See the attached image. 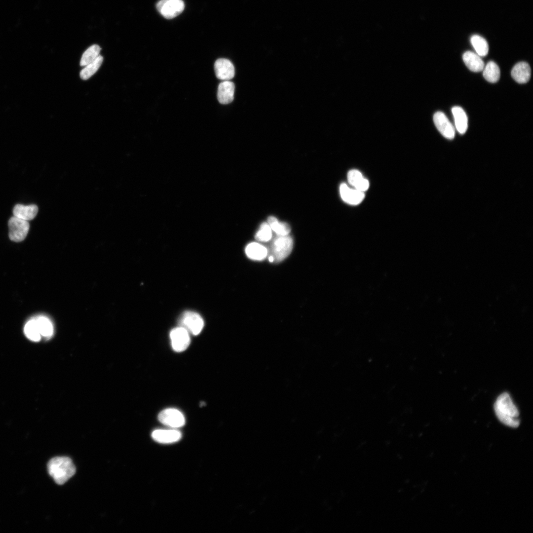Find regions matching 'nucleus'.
<instances>
[{
  "mask_svg": "<svg viewBox=\"0 0 533 533\" xmlns=\"http://www.w3.org/2000/svg\"><path fill=\"white\" fill-rule=\"evenodd\" d=\"M494 409L497 418L502 423L511 427L519 426V412L509 394L504 392L500 394L495 402Z\"/></svg>",
  "mask_w": 533,
  "mask_h": 533,
  "instance_id": "obj_1",
  "label": "nucleus"
},
{
  "mask_svg": "<svg viewBox=\"0 0 533 533\" xmlns=\"http://www.w3.org/2000/svg\"><path fill=\"white\" fill-rule=\"evenodd\" d=\"M47 469L49 475L59 485L64 484L76 472L72 460L65 457H57L51 459L47 464Z\"/></svg>",
  "mask_w": 533,
  "mask_h": 533,
  "instance_id": "obj_2",
  "label": "nucleus"
},
{
  "mask_svg": "<svg viewBox=\"0 0 533 533\" xmlns=\"http://www.w3.org/2000/svg\"><path fill=\"white\" fill-rule=\"evenodd\" d=\"M293 246V240L290 236L278 235L271 243L269 256L272 257L273 262H280L290 254Z\"/></svg>",
  "mask_w": 533,
  "mask_h": 533,
  "instance_id": "obj_3",
  "label": "nucleus"
},
{
  "mask_svg": "<svg viewBox=\"0 0 533 533\" xmlns=\"http://www.w3.org/2000/svg\"><path fill=\"white\" fill-rule=\"evenodd\" d=\"M8 225L9 237L11 240L20 242L26 238L30 228L27 221L13 216L9 220Z\"/></svg>",
  "mask_w": 533,
  "mask_h": 533,
  "instance_id": "obj_4",
  "label": "nucleus"
},
{
  "mask_svg": "<svg viewBox=\"0 0 533 533\" xmlns=\"http://www.w3.org/2000/svg\"><path fill=\"white\" fill-rule=\"evenodd\" d=\"M185 4L182 0H160L156 4L159 13L166 19H172L184 10Z\"/></svg>",
  "mask_w": 533,
  "mask_h": 533,
  "instance_id": "obj_5",
  "label": "nucleus"
},
{
  "mask_svg": "<svg viewBox=\"0 0 533 533\" xmlns=\"http://www.w3.org/2000/svg\"><path fill=\"white\" fill-rule=\"evenodd\" d=\"M159 421L165 425L171 428H178L185 423L183 414L177 409L168 408L162 410L158 415Z\"/></svg>",
  "mask_w": 533,
  "mask_h": 533,
  "instance_id": "obj_6",
  "label": "nucleus"
},
{
  "mask_svg": "<svg viewBox=\"0 0 533 533\" xmlns=\"http://www.w3.org/2000/svg\"><path fill=\"white\" fill-rule=\"evenodd\" d=\"M180 321L182 327L194 335H198L204 327V321L201 316L193 311L185 312Z\"/></svg>",
  "mask_w": 533,
  "mask_h": 533,
  "instance_id": "obj_7",
  "label": "nucleus"
},
{
  "mask_svg": "<svg viewBox=\"0 0 533 533\" xmlns=\"http://www.w3.org/2000/svg\"><path fill=\"white\" fill-rule=\"evenodd\" d=\"M170 338L172 347L177 352L184 351L190 343L189 333L182 326L173 329L170 332Z\"/></svg>",
  "mask_w": 533,
  "mask_h": 533,
  "instance_id": "obj_8",
  "label": "nucleus"
},
{
  "mask_svg": "<svg viewBox=\"0 0 533 533\" xmlns=\"http://www.w3.org/2000/svg\"><path fill=\"white\" fill-rule=\"evenodd\" d=\"M433 121L438 130L445 138L453 139L455 137V128L443 113H435L433 115Z\"/></svg>",
  "mask_w": 533,
  "mask_h": 533,
  "instance_id": "obj_9",
  "label": "nucleus"
},
{
  "mask_svg": "<svg viewBox=\"0 0 533 533\" xmlns=\"http://www.w3.org/2000/svg\"><path fill=\"white\" fill-rule=\"evenodd\" d=\"M214 70L217 77L222 80H229L235 75V69L232 63L228 59L220 58L214 64Z\"/></svg>",
  "mask_w": 533,
  "mask_h": 533,
  "instance_id": "obj_10",
  "label": "nucleus"
},
{
  "mask_svg": "<svg viewBox=\"0 0 533 533\" xmlns=\"http://www.w3.org/2000/svg\"><path fill=\"white\" fill-rule=\"evenodd\" d=\"M340 192L342 199L351 205L359 204L365 197L364 192L354 188H351L345 183H342L340 185Z\"/></svg>",
  "mask_w": 533,
  "mask_h": 533,
  "instance_id": "obj_11",
  "label": "nucleus"
},
{
  "mask_svg": "<svg viewBox=\"0 0 533 533\" xmlns=\"http://www.w3.org/2000/svg\"><path fill=\"white\" fill-rule=\"evenodd\" d=\"M181 433L174 429H156L152 433V439L160 443L170 444L178 441L181 438Z\"/></svg>",
  "mask_w": 533,
  "mask_h": 533,
  "instance_id": "obj_12",
  "label": "nucleus"
},
{
  "mask_svg": "<svg viewBox=\"0 0 533 533\" xmlns=\"http://www.w3.org/2000/svg\"><path fill=\"white\" fill-rule=\"evenodd\" d=\"M235 85L229 80H224L221 82L218 88L217 98L219 102L222 104L231 103L234 98Z\"/></svg>",
  "mask_w": 533,
  "mask_h": 533,
  "instance_id": "obj_13",
  "label": "nucleus"
},
{
  "mask_svg": "<svg viewBox=\"0 0 533 533\" xmlns=\"http://www.w3.org/2000/svg\"><path fill=\"white\" fill-rule=\"evenodd\" d=\"M511 74L512 78L517 82L525 83L530 79L531 69L527 63L520 62L513 67Z\"/></svg>",
  "mask_w": 533,
  "mask_h": 533,
  "instance_id": "obj_14",
  "label": "nucleus"
},
{
  "mask_svg": "<svg viewBox=\"0 0 533 533\" xmlns=\"http://www.w3.org/2000/svg\"><path fill=\"white\" fill-rule=\"evenodd\" d=\"M38 212V207L34 204L16 205L13 209L14 216L20 219L30 221L34 219Z\"/></svg>",
  "mask_w": 533,
  "mask_h": 533,
  "instance_id": "obj_15",
  "label": "nucleus"
},
{
  "mask_svg": "<svg viewBox=\"0 0 533 533\" xmlns=\"http://www.w3.org/2000/svg\"><path fill=\"white\" fill-rule=\"evenodd\" d=\"M347 180L353 188L363 192L367 190L369 187L368 180L364 178L361 173L357 170H351L348 172Z\"/></svg>",
  "mask_w": 533,
  "mask_h": 533,
  "instance_id": "obj_16",
  "label": "nucleus"
},
{
  "mask_svg": "<svg viewBox=\"0 0 533 533\" xmlns=\"http://www.w3.org/2000/svg\"><path fill=\"white\" fill-rule=\"evenodd\" d=\"M462 59L467 67L472 72H481L485 67L484 63L480 56L472 51H467L464 52Z\"/></svg>",
  "mask_w": 533,
  "mask_h": 533,
  "instance_id": "obj_17",
  "label": "nucleus"
},
{
  "mask_svg": "<svg viewBox=\"0 0 533 533\" xmlns=\"http://www.w3.org/2000/svg\"><path fill=\"white\" fill-rule=\"evenodd\" d=\"M245 253L251 260L262 261L267 257L268 250L266 247L258 243L252 242L246 247Z\"/></svg>",
  "mask_w": 533,
  "mask_h": 533,
  "instance_id": "obj_18",
  "label": "nucleus"
},
{
  "mask_svg": "<svg viewBox=\"0 0 533 533\" xmlns=\"http://www.w3.org/2000/svg\"><path fill=\"white\" fill-rule=\"evenodd\" d=\"M452 112L457 131L461 134H464L468 128V118L466 113L462 108L458 106L453 107Z\"/></svg>",
  "mask_w": 533,
  "mask_h": 533,
  "instance_id": "obj_19",
  "label": "nucleus"
},
{
  "mask_svg": "<svg viewBox=\"0 0 533 533\" xmlns=\"http://www.w3.org/2000/svg\"><path fill=\"white\" fill-rule=\"evenodd\" d=\"M483 75L485 79L491 83L497 82L500 78V69L498 65L493 61L489 62L483 70Z\"/></svg>",
  "mask_w": 533,
  "mask_h": 533,
  "instance_id": "obj_20",
  "label": "nucleus"
},
{
  "mask_svg": "<svg viewBox=\"0 0 533 533\" xmlns=\"http://www.w3.org/2000/svg\"><path fill=\"white\" fill-rule=\"evenodd\" d=\"M103 61V57L99 56L93 62L87 64L80 72V77L82 79L86 80L92 76L99 69Z\"/></svg>",
  "mask_w": 533,
  "mask_h": 533,
  "instance_id": "obj_21",
  "label": "nucleus"
},
{
  "mask_svg": "<svg viewBox=\"0 0 533 533\" xmlns=\"http://www.w3.org/2000/svg\"><path fill=\"white\" fill-rule=\"evenodd\" d=\"M268 224L271 229L274 231L277 235H287L291 231L290 226L284 222H279L278 220L273 216H269L267 219Z\"/></svg>",
  "mask_w": 533,
  "mask_h": 533,
  "instance_id": "obj_22",
  "label": "nucleus"
},
{
  "mask_svg": "<svg viewBox=\"0 0 533 533\" xmlns=\"http://www.w3.org/2000/svg\"><path fill=\"white\" fill-rule=\"evenodd\" d=\"M41 336L50 337L53 332V327L51 321L43 316L35 318Z\"/></svg>",
  "mask_w": 533,
  "mask_h": 533,
  "instance_id": "obj_23",
  "label": "nucleus"
},
{
  "mask_svg": "<svg viewBox=\"0 0 533 533\" xmlns=\"http://www.w3.org/2000/svg\"><path fill=\"white\" fill-rule=\"evenodd\" d=\"M471 43L477 54L480 56H485L489 51V45L486 40L483 37L475 35L471 37Z\"/></svg>",
  "mask_w": 533,
  "mask_h": 533,
  "instance_id": "obj_24",
  "label": "nucleus"
},
{
  "mask_svg": "<svg viewBox=\"0 0 533 533\" xmlns=\"http://www.w3.org/2000/svg\"><path fill=\"white\" fill-rule=\"evenodd\" d=\"M101 49L97 44H93L88 47L81 56L80 65L84 67L94 61L99 56Z\"/></svg>",
  "mask_w": 533,
  "mask_h": 533,
  "instance_id": "obj_25",
  "label": "nucleus"
},
{
  "mask_svg": "<svg viewBox=\"0 0 533 533\" xmlns=\"http://www.w3.org/2000/svg\"><path fill=\"white\" fill-rule=\"evenodd\" d=\"M24 332L28 339L34 342L39 341L41 335L35 318L28 321L24 327Z\"/></svg>",
  "mask_w": 533,
  "mask_h": 533,
  "instance_id": "obj_26",
  "label": "nucleus"
},
{
  "mask_svg": "<svg viewBox=\"0 0 533 533\" xmlns=\"http://www.w3.org/2000/svg\"><path fill=\"white\" fill-rule=\"evenodd\" d=\"M272 229L268 223H263L256 232L255 239L261 242H267L270 240L272 237Z\"/></svg>",
  "mask_w": 533,
  "mask_h": 533,
  "instance_id": "obj_27",
  "label": "nucleus"
}]
</instances>
